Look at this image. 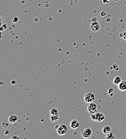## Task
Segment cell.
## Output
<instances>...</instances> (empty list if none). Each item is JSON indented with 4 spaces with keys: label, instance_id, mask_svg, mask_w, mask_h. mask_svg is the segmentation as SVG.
I'll list each match as a JSON object with an SVG mask.
<instances>
[{
    "label": "cell",
    "instance_id": "ffe728a7",
    "mask_svg": "<svg viewBox=\"0 0 126 139\" xmlns=\"http://www.w3.org/2000/svg\"><path fill=\"white\" fill-rule=\"evenodd\" d=\"M13 138H18V137H12V139H13Z\"/></svg>",
    "mask_w": 126,
    "mask_h": 139
},
{
    "label": "cell",
    "instance_id": "5b68a950",
    "mask_svg": "<svg viewBox=\"0 0 126 139\" xmlns=\"http://www.w3.org/2000/svg\"><path fill=\"white\" fill-rule=\"evenodd\" d=\"M91 29L92 31H94V32H97V31H99L101 28V26L99 24V23L98 22V21H92L91 24V26H90Z\"/></svg>",
    "mask_w": 126,
    "mask_h": 139
},
{
    "label": "cell",
    "instance_id": "d6986e66",
    "mask_svg": "<svg viewBox=\"0 0 126 139\" xmlns=\"http://www.w3.org/2000/svg\"><path fill=\"white\" fill-rule=\"evenodd\" d=\"M109 1H110V0H103V3H105V4H107V3H108Z\"/></svg>",
    "mask_w": 126,
    "mask_h": 139
},
{
    "label": "cell",
    "instance_id": "7c38bea8",
    "mask_svg": "<svg viewBox=\"0 0 126 139\" xmlns=\"http://www.w3.org/2000/svg\"><path fill=\"white\" fill-rule=\"evenodd\" d=\"M59 119V114L57 115H51L50 116V121L52 122H55Z\"/></svg>",
    "mask_w": 126,
    "mask_h": 139
},
{
    "label": "cell",
    "instance_id": "52a82bcc",
    "mask_svg": "<svg viewBox=\"0 0 126 139\" xmlns=\"http://www.w3.org/2000/svg\"><path fill=\"white\" fill-rule=\"evenodd\" d=\"M70 128H71V129H73V130H76V129H78V128L80 126V123H79V121H78V120L74 119V120H72V121H70Z\"/></svg>",
    "mask_w": 126,
    "mask_h": 139
},
{
    "label": "cell",
    "instance_id": "3957f363",
    "mask_svg": "<svg viewBox=\"0 0 126 139\" xmlns=\"http://www.w3.org/2000/svg\"><path fill=\"white\" fill-rule=\"evenodd\" d=\"M94 98H96V96L94 94L91 92H87L85 95H84V101L87 103H91L94 101Z\"/></svg>",
    "mask_w": 126,
    "mask_h": 139
},
{
    "label": "cell",
    "instance_id": "7a4b0ae2",
    "mask_svg": "<svg viewBox=\"0 0 126 139\" xmlns=\"http://www.w3.org/2000/svg\"><path fill=\"white\" fill-rule=\"evenodd\" d=\"M68 132V128L66 125L64 124H61L57 126V133L61 135V136H63V135H65Z\"/></svg>",
    "mask_w": 126,
    "mask_h": 139
},
{
    "label": "cell",
    "instance_id": "9c48e42d",
    "mask_svg": "<svg viewBox=\"0 0 126 139\" xmlns=\"http://www.w3.org/2000/svg\"><path fill=\"white\" fill-rule=\"evenodd\" d=\"M18 121V117L16 115H10L8 118V121L12 124H15Z\"/></svg>",
    "mask_w": 126,
    "mask_h": 139
},
{
    "label": "cell",
    "instance_id": "8fae6325",
    "mask_svg": "<svg viewBox=\"0 0 126 139\" xmlns=\"http://www.w3.org/2000/svg\"><path fill=\"white\" fill-rule=\"evenodd\" d=\"M122 81V79L120 78V77L119 76H117L114 79H113V84H116V85H118L120 82Z\"/></svg>",
    "mask_w": 126,
    "mask_h": 139
},
{
    "label": "cell",
    "instance_id": "6da1fadb",
    "mask_svg": "<svg viewBox=\"0 0 126 139\" xmlns=\"http://www.w3.org/2000/svg\"><path fill=\"white\" fill-rule=\"evenodd\" d=\"M91 120H92V121L101 122V121H104V119H105V115H104L103 113H97V112H96V113H94L91 114Z\"/></svg>",
    "mask_w": 126,
    "mask_h": 139
},
{
    "label": "cell",
    "instance_id": "5bb4252c",
    "mask_svg": "<svg viewBox=\"0 0 126 139\" xmlns=\"http://www.w3.org/2000/svg\"><path fill=\"white\" fill-rule=\"evenodd\" d=\"M106 138L109 139V138H115V136L113 135V134L112 132H110L109 134H106Z\"/></svg>",
    "mask_w": 126,
    "mask_h": 139
},
{
    "label": "cell",
    "instance_id": "4fadbf2b",
    "mask_svg": "<svg viewBox=\"0 0 126 139\" xmlns=\"http://www.w3.org/2000/svg\"><path fill=\"white\" fill-rule=\"evenodd\" d=\"M50 115H57L58 114V109L57 108H52L50 110Z\"/></svg>",
    "mask_w": 126,
    "mask_h": 139
},
{
    "label": "cell",
    "instance_id": "ba28073f",
    "mask_svg": "<svg viewBox=\"0 0 126 139\" xmlns=\"http://www.w3.org/2000/svg\"><path fill=\"white\" fill-rule=\"evenodd\" d=\"M118 89L120 91H125L126 90V80H122L118 84Z\"/></svg>",
    "mask_w": 126,
    "mask_h": 139
},
{
    "label": "cell",
    "instance_id": "ac0fdd59",
    "mask_svg": "<svg viewBox=\"0 0 126 139\" xmlns=\"http://www.w3.org/2000/svg\"><path fill=\"white\" fill-rule=\"evenodd\" d=\"M18 20H19V19H18V18H17V17H15V18L12 19V22H14V23H16Z\"/></svg>",
    "mask_w": 126,
    "mask_h": 139
},
{
    "label": "cell",
    "instance_id": "8992f818",
    "mask_svg": "<svg viewBox=\"0 0 126 139\" xmlns=\"http://www.w3.org/2000/svg\"><path fill=\"white\" fill-rule=\"evenodd\" d=\"M92 135V130L90 128H87L85 130H82V136L83 138H89Z\"/></svg>",
    "mask_w": 126,
    "mask_h": 139
},
{
    "label": "cell",
    "instance_id": "277c9868",
    "mask_svg": "<svg viewBox=\"0 0 126 139\" xmlns=\"http://www.w3.org/2000/svg\"><path fill=\"white\" fill-rule=\"evenodd\" d=\"M97 109H98V106L96 104H94L93 102L91 103H89L88 106H87V111L88 113L91 115L94 113H96L97 112Z\"/></svg>",
    "mask_w": 126,
    "mask_h": 139
},
{
    "label": "cell",
    "instance_id": "9a60e30c",
    "mask_svg": "<svg viewBox=\"0 0 126 139\" xmlns=\"http://www.w3.org/2000/svg\"><path fill=\"white\" fill-rule=\"evenodd\" d=\"M7 28V24H1V28H0V31H3L4 30H6Z\"/></svg>",
    "mask_w": 126,
    "mask_h": 139
},
{
    "label": "cell",
    "instance_id": "2e32d148",
    "mask_svg": "<svg viewBox=\"0 0 126 139\" xmlns=\"http://www.w3.org/2000/svg\"><path fill=\"white\" fill-rule=\"evenodd\" d=\"M121 37H123V39H124V40H126V31H124V32H123V34H122V36Z\"/></svg>",
    "mask_w": 126,
    "mask_h": 139
},
{
    "label": "cell",
    "instance_id": "30bf717a",
    "mask_svg": "<svg viewBox=\"0 0 126 139\" xmlns=\"http://www.w3.org/2000/svg\"><path fill=\"white\" fill-rule=\"evenodd\" d=\"M110 132H112V128H111L109 125H105V126H103V133L104 134H109Z\"/></svg>",
    "mask_w": 126,
    "mask_h": 139
},
{
    "label": "cell",
    "instance_id": "e0dca14e",
    "mask_svg": "<svg viewBox=\"0 0 126 139\" xmlns=\"http://www.w3.org/2000/svg\"><path fill=\"white\" fill-rule=\"evenodd\" d=\"M113 92H114V90H113V89H110L108 90V94H111V95H112V93H113Z\"/></svg>",
    "mask_w": 126,
    "mask_h": 139
}]
</instances>
